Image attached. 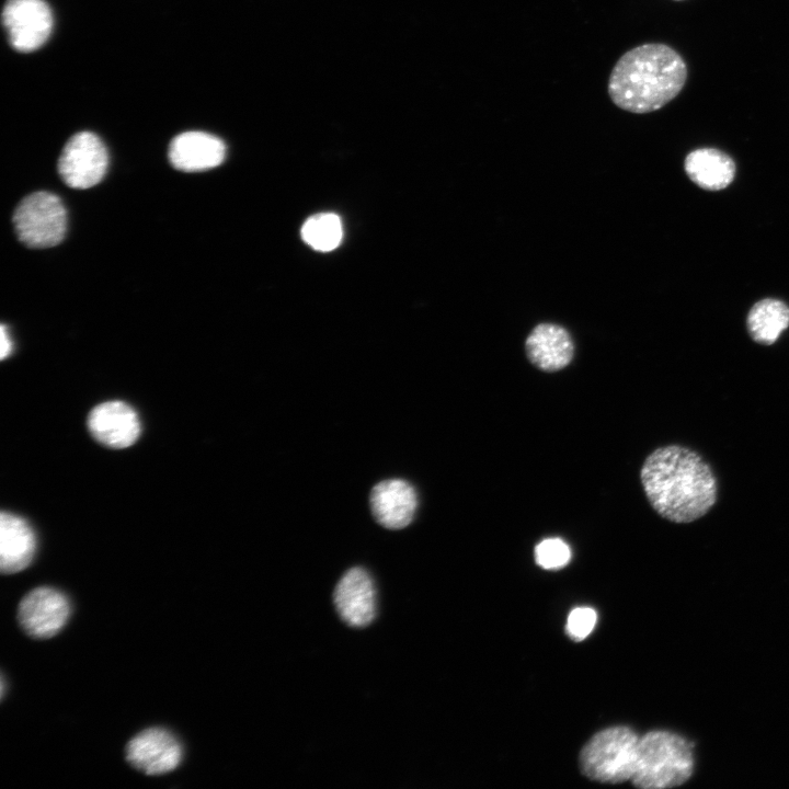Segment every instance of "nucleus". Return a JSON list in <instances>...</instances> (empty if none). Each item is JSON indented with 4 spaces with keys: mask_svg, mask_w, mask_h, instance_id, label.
Wrapping results in <instances>:
<instances>
[{
    "mask_svg": "<svg viewBox=\"0 0 789 789\" xmlns=\"http://www.w3.org/2000/svg\"><path fill=\"white\" fill-rule=\"evenodd\" d=\"M644 493L658 514L674 523H691L717 501V479L701 456L679 445L653 450L641 472Z\"/></svg>",
    "mask_w": 789,
    "mask_h": 789,
    "instance_id": "obj_1",
    "label": "nucleus"
},
{
    "mask_svg": "<svg viewBox=\"0 0 789 789\" xmlns=\"http://www.w3.org/2000/svg\"><path fill=\"white\" fill-rule=\"evenodd\" d=\"M687 67L682 56L661 43L626 52L608 79V95L619 108L650 113L671 102L684 88Z\"/></svg>",
    "mask_w": 789,
    "mask_h": 789,
    "instance_id": "obj_2",
    "label": "nucleus"
},
{
    "mask_svg": "<svg viewBox=\"0 0 789 789\" xmlns=\"http://www.w3.org/2000/svg\"><path fill=\"white\" fill-rule=\"evenodd\" d=\"M694 769L693 745L668 731H651L639 740L632 782L642 789H662L687 781Z\"/></svg>",
    "mask_w": 789,
    "mask_h": 789,
    "instance_id": "obj_3",
    "label": "nucleus"
},
{
    "mask_svg": "<svg viewBox=\"0 0 789 789\" xmlns=\"http://www.w3.org/2000/svg\"><path fill=\"white\" fill-rule=\"evenodd\" d=\"M640 737L628 727H611L593 735L580 753L587 778L604 784L631 780Z\"/></svg>",
    "mask_w": 789,
    "mask_h": 789,
    "instance_id": "obj_4",
    "label": "nucleus"
},
{
    "mask_svg": "<svg viewBox=\"0 0 789 789\" xmlns=\"http://www.w3.org/2000/svg\"><path fill=\"white\" fill-rule=\"evenodd\" d=\"M13 226L19 240L28 248L44 249L58 244L67 230V211L61 199L49 192L24 197L14 210Z\"/></svg>",
    "mask_w": 789,
    "mask_h": 789,
    "instance_id": "obj_5",
    "label": "nucleus"
},
{
    "mask_svg": "<svg viewBox=\"0 0 789 789\" xmlns=\"http://www.w3.org/2000/svg\"><path fill=\"white\" fill-rule=\"evenodd\" d=\"M107 164L108 155L102 140L91 132H81L65 145L58 160V172L68 186L83 190L104 178Z\"/></svg>",
    "mask_w": 789,
    "mask_h": 789,
    "instance_id": "obj_6",
    "label": "nucleus"
},
{
    "mask_svg": "<svg viewBox=\"0 0 789 789\" xmlns=\"http://www.w3.org/2000/svg\"><path fill=\"white\" fill-rule=\"evenodd\" d=\"M70 613V602L62 592L41 586L22 598L18 608V620L31 638L49 639L65 627Z\"/></svg>",
    "mask_w": 789,
    "mask_h": 789,
    "instance_id": "obj_7",
    "label": "nucleus"
},
{
    "mask_svg": "<svg viewBox=\"0 0 789 789\" xmlns=\"http://www.w3.org/2000/svg\"><path fill=\"white\" fill-rule=\"evenodd\" d=\"M2 23L13 48L32 52L48 39L54 21L45 0H7Z\"/></svg>",
    "mask_w": 789,
    "mask_h": 789,
    "instance_id": "obj_8",
    "label": "nucleus"
},
{
    "mask_svg": "<svg viewBox=\"0 0 789 789\" xmlns=\"http://www.w3.org/2000/svg\"><path fill=\"white\" fill-rule=\"evenodd\" d=\"M126 761L138 771L163 775L174 770L182 762L183 750L179 740L168 730L150 728L135 735L126 745Z\"/></svg>",
    "mask_w": 789,
    "mask_h": 789,
    "instance_id": "obj_9",
    "label": "nucleus"
},
{
    "mask_svg": "<svg viewBox=\"0 0 789 789\" xmlns=\"http://www.w3.org/2000/svg\"><path fill=\"white\" fill-rule=\"evenodd\" d=\"M333 599L342 620L363 628L376 617L377 594L370 574L363 568L347 570L335 586Z\"/></svg>",
    "mask_w": 789,
    "mask_h": 789,
    "instance_id": "obj_10",
    "label": "nucleus"
},
{
    "mask_svg": "<svg viewBox=\"0 0 789 789\" xmlns=\"http://www.w3.org/2000/svg\"><path fill=\"white\" fill-rule=\"evenodd\" d=\"M88 426L99 443L111 448H126L140 434L136 411L123 401H107L96 405L89 414Z\"/></svg>",
    "mask_w": 789,
    "mask_h": 789,
    "instance_id": "obj_11",
    "label": "nucleus"
},
{
    "mask_svg": "<svg viewBox=\"0 0 789 789\" xmlns=\"http://www.w3.org/2000/svg\"><path fill=\"white\" fill-rule=\"evenodd\" d=\"M369 502L377 523L388 529H401L407 527L415 515L418 494L408 481L388 479L371 489Z\"/></svg>",
    "mask_w": 789,
    "mask_h": 789,
    "instance_id": "obj_12",
    "label": "nucleus"
},
{
    "mask_svg": "<svg viewBox=\"0 0 789 789\" xmlns=\"http://www.w3.org/2000/svg\"><path fill=\"white\" fill-rule=\"evenodd\" d=\"M226 157L224 141L204 132H185L175 136L169 146L173 168L184 172H199L219 165Z\"/></svg>",
    "mask_w": 789,
    "mask_h": 789,
    "instance_id": "obj_13",
    "label": "nucleus"
},
{
    "mask_svg": "<svg viewBox=\"0 0 789 789\" xmlns=\"http://www.w3.org/2000/svg\"><path fill=\"white\" fill-rule=\"evenodd\" d=\"M528 359L538 369L553 373L567 367L574 354L569 332L554 323L536 325L525 342Z\"/></svg>",
    "mask_w": 789,
    "mask_h": 789,
    "instance_id": "obj_14",
    "label": "nucleus"
},
{
    "mask_svg": "<svg viewBox=\"0 0 789 789\" xmlns=\"http://www.w3.org/2000/svg\"><path fill=\"white\" fill-rule=\"evenodd\" d=\"M36 537L22 517L2 512L0 518V569L4 574L22 571L32 562Z\"/></svg>",
    "mask_w": 789,
    "mask_h": 789,
    "instance_id": "obj_15",
    "label": "nucleus"
},
{
    "mask_svg": "<svg viewBox=\"0 0 789 789\" xmlns=\"http://www.w3.org/2000/svg\"><path fill=\"white\" fill-rule=\"evenodd\" d=\"M689 179L704 190L719 191L727 187L735 174L733 160L714 148H700L685 159Z\"/></svg>",
    "mask_w": 789,
    "mask_h": 789,
    "instance_id": "obj_16",
    "label": "nucleus"
},
{
    "mask_svg": "<svg viewBox=\"0 0 789 789\" xmlns=\"http://www.w3.org/2000/svg\"><path fill=\"white\" fill-rule=\"evenodd\" d=\"M788 327L789 307L777 299L758 301L747 317V329L752 339L765 345L775 343Z\"/></svg>",
    "mask_w": 789,
    "mask_h": 789,
    "instance_id": "obj_17",
    "label": "nucleus"
},
{
    "mask_svg": "<svg viewBox=\"0 0 789 789\" xmlns=\"http://www.w3.org/2000/svg\"><path fill=\"white\" fill-rule=\"evenodd\" d=\"M302 240L312 249L330 252L343 238L341 218L334 213H320L309 217L301 227Z\"/></svg>",
    "mask_w": 789,
    "mask_h": 789,
    "instance_id": "obj_18",
    "label": "nucleus"
},
{
    "mask_svg": "<svg viewBox=\"0 0 789 789\" xmlns=\"http://www.w3.org/2000/svg\"><path fill=\"white\" fill-rule=\"evenodd\" d=\"M571 559V549L561 538H547L535 547V561L546 570H559Z\"/></svg>",
    "mask_w": 789,
    "mask_h": 789,
    "instance_id": "obj_19",
    "label": "nucleus"
},
{
    "mask_svg": "<svg viewBox=\"0 0 789 789\" xmlns=\"http://www.w3.org/2000/svg\"><path fill=\"white\" fill-rule=\"evenodd\" d=\"M597 614L591 607H576L568 616L565 632L574 641L584 640L594 629Z\"/></svg>",
    "mask_w": 789,
    "mask_h": 789,
    "instance_id": "obj_20",
    "label": "nucleus"
},
{
    "mask_svg": "<svg viewBox=\"0 0 789 789\" xmlns=\"http://www.w3.org/2000/svg\"><path fill=\"white\" fill-rule=\"evenodd\" d=\"M0 335H1L0 357H1V359H4L12 352V341H11L10 334L7 331V328L4 324H1Z\"/></svg>",
    "mask_w": 789,
    "mask_h": 789,
    "instance_id": "obj_21",
    "label": "nucleus"
},
{
    "mask_svg": "<svg viewBox=\"0 0 789 789\" xmlns=\"http://www.w3.org/2000/svg\"><path fill=\"white\" fill-rule=\"evenodd\" d=\"M677 1H679V0H677Z\"/></svg>",
    "mask_w": 789,
    "mask_h": 789,
    "instance_id": "obj_22",
    "label": "nucleus"
}]
</instances>
